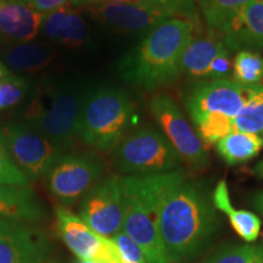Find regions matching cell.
Instances as JSON below:
<instances>
[{"label":"cell","instance_id":"2e32d148","mask_svg":"<svg viewBox=\"0 0 263 263\" xmlns=\"http://www.w3.org/2000/svg\"><path fill=\"white\" fill-rule=\"evenodd\" d=\"M42 31L50 41L73 49L83 45L89 35L87 22L72 4L45 14Z\"/></svg>","mask_w":263,"mask_h":263},{"label":"cell","instance_id":"f1b7e54d","mask_svg":"<svg viewBox=\"0 0 263 263\" xmlns=\"http://www.w3.org/2000/svg\"><path fill=\"white\" fill-rule=\"evenodd\" d=\"M27 90V81L21 76L10 72L0 78V110L14 107L21 103Z\"/></svg>","mask_w":263,"mask_h":263},{"label":"cell","instance_id":"4dcf8cb0","mask_svg":"<svg viewBox=\"0 0 263 263\" xmlns=\"http://www.w3.org/2000/svg\"><path fill=\"white\" fill-rule=\"evenodd\" d=\"M111 239L116 244L121 257L123 259V263H147L139 245L124 230H121L120 233H117Z\"/></svg>","mask_w":263,"mask_h":263},{"label":"cell","instance_id":"5bb4252c","mask_svg":"<svg viewBox=\"0 0 263 263\" xmlns=\"http://www.w3.org/2000/svg\"><path fill=\"white\" fill-rule=\"evenodd\" d=\"M44 17L45 14L20 0H0V38L14 44L32 42Z\"/></svg>","mask_w":263,"mask_h":263},{"label":"cell","instance_id":"d6a6232c","mask_svg":"<svg viewBox=\"0 0 263 263\" xmlns=\"http://www.w3.org/2000/svg\"><path fill=\"white\" fill-rule=\"evenodd\" d=\"M20 2L25 3L31 6V8L38 10L43 14H48L52 10L61 8L66 4H68L70 0H20Z\"/></svg>","mask_w":263,"mask_h":263},{"label":"cell","instance_id":"f546056e","mask_svg":"<svg viewBox=\"0 0 263 263\" xmlns=\"http://www.w3.org/2000/svg\"><path fill=\"white\" fill-rule=\"evenodd\" d=\"M0 184L18 186L29 185V179L16 166L2 143H0Z\"/></svg>","mask_w":263,"mask_h":263},{"label":"cell","instance_id":"d4e9b609","mask_svg":"<svg viewBox=\"0 0 263 263\" xmlns=\"http://www.w3.org/2000/svg\"><path fill=\"white\" fill-rule=\"evenodd\" d=\"M95 3H128V4H139L157 6L170 10L178 17H183L200 25L199 10H197L194 0H71V4L77 8L95 4Z\"/></svg>","mask_w":263,"mask_h":263},{"label":"cell","instance_id":"44dd1931","mask_svg":"<svg viewBox=\"0 0 263 263\" xmlns=\"http://www.w3.org/2000/svg\"><path fill=\"white\" fill-rule=\"evenodd\" d=\"M212 201L217 210L224 212L228 216L230 224L240 238L248 242L255 241L258 238L259 230H261V219L255 213L245 211V210H236L232 206L226 180H221L217 184L215 192L212 194Z\"/></svg>","mask_w":263,"mask_h":263},{"label":"cell","instance_id":"5b68a950","mask_svg":"<svg viewBox=\"0 0 263 263\" xmlns=\"http://www.w3.org/2000/svg\"><path fill=\"white\" fill-rule=\"evenodd\" d=\"M84 99L77 87H43L26 108V124L66 150L80 136Z\"/></svg>","mask_w":263,"mask_h":263},{"label":"cell","instance_id":"6da1fadb","mask_svg":"<svg viewBox=\"0 0 263 263\" xmlns=\"http://www.w3.org/2000/svg\"><path fill=\"white\" fill-rule=\"evenodd\" d=\"M202 183L185 179L162 203L159 233L170 263H189L211 244L219 219Z\"/></svg>","mask_w":263,"mask_h":263},{"label":"cell","instance_id":"4316f807","mask_svg":"<svg viewBox=\"0 0 263 263\" xmlns=\"http://www.w3.org/2000/svg\"><path fill=\"white\" fill-rule=\"evenodd\" d=\"M194 126L203 145L210 146L234 132V120L226 115L211 114L197 121Z\"/></svg>","mask_w":263,"mask_h":263},{"label":"cell","instance_id":"8fae6325","mask_svg":"<svg viewBox=\"0 0 263 263\" xmlns=\"http://www.w3.org/2000/svg\"><path fill=\"white\" fill-rule=\"evenodd\" d=\"M90 18L116 32H150L167 20L178 17L170 10L128 3H95L81 8Z\"/></svg>","mask_w":263,"mask_h":263},{"label":"cell","instance_id":"60d3db41","mask_svg":"<svg viewBox=\"0 0 263 263\" xmlns=\"http://www.w3.org/2000/svg\"><path fill=\"white\" fill-rule=\"evenodd\" d=\"M259 263H263V261H262V262H259Z\"/></svg>","mask_w":263,"mask_h":263},{"label":"cell","instance_id":"ba28073f","mask_svg":"<svg viewBox=\"0 0 263 263\" xmlns=\"http://www.w3.org/2000/svg\"><path fill=\"white\" fill-rule=\"evenodd\" d=\"M150 112L161 132L176 149L182 161L194 170H202L209 164L207 147L174 101L167 95H156L149 104Z\"/></svg>","mask_w":263,"mask_h":263},{"label":"cell","instance_id":"d6986e66","mask_svg":"<svg viewBox=\"0 0 263 263\" xmlns=\"http://www.w3.org/2000/svg\"><path fill=\"white\" fill-rule=\"evenodd\" d=\"M42 217V205L31 186L0 184V218L35 222Z\"/></svg>","mask_w":263,"mask_h":263},{"label":"cell","instance_id":"603a6c76","mask_svg":"<svg viewBox=\"0 0 263 263\" xmlns=\"http://www.w3.org/2000/svg\"><path fill=\"white\" fill-rule=\"evenodd\" d=\"M263 146V138L258 134L233 132L216 144L218 155L229 166H238L258 155Z\"/></svg>","mask_w":263,"mask_h":263},{"label":"cell","instance_id":"d590c367","mask_svg":"<svg viewBox=\"0 0 263 263\" xmlns=\"http://www.w3.org/2000/svg\"><path fill=\"white\" fill-rule=\"evenodd\" d=\"M73 263H97V262L91 261V259H80V261H74Z\"/></svg>","mask_w":263,"mask_h":263},{"label":"cell","instance_id":"ac0fdd59","mask_svg":"<svg viewBox=\"0 0 263 263\" xmlns=\"http://www.w3.org/2000/svg\"><path fill=\"white\" fill-rule=\"evenodd\" d=\"M222 39L228 50H263V2L251 3Z\"/></svg>","mask_w":263,"mask_h":263},{"label":"cell","instance_id":"1f68e13d","mask_svg":"<svg viewBox=\"0 0 263 263\" xmlns=\"http://www.w3.org/2000/svg\"><path fill=\"white\" fill-rule=\"evenodd\" d=\"M93 261L97 263H123L116 244L111 238H103L101 248Z\"/></svg>","mask_w":263,"mask_h":263},{"label":"cell","instance_id":"3957f363","mask_svg":"<svg viewBox=\"0 0 263 263\" xmlns=\"http://www.w3.org/2000/svg\"><path fill=\"white\" fill-rule=\"evenodd\" d=\"M186 179L183 170L150 176L121 177L123 230L145 256L147 263H170L159 233L162 203L168 194Z\"/></svg>","mask_w":263,"mask_h":263},{"label":"cell","instance_id":"ffe728a7","mask_svg":"<svg viewBox=\"0 0 263 263\" xmlns=\"http://www.w3.org/2000/svg\"><path fill=\"white\" fill-rule=\"evenodd\" d=\"M55 54L54 48L27 42L10 45L3 52V59L12 70L35 73L48 67L54 60Z\"/></svg>","mask_w":263,"mask_h":263},{"label":"cell","instance_id":"ab89813d","mask_svg":"<svg viewBox=\"0 0 263 263\" xmlns=\"http://www.w3.org/2000/svg\"><path fill=\"white\" fill-rule=\"evenodd\" d=\"M2 219H3V218H0V221H2Z\"/></svg>","mask_w":263,"mask_h":263},{"label":"cell","instance_id":"52a82bcc","mask_svg":"<svg viewBox=\"0 0 263 263\" xmlns=\"http://www.w3.org/2000/svg\"><path fill=\"white\" fill-rule=\"evenodd\" d=\"M0 143L29 180L48 176L64 156V147L24 122H0Z\"/></svg>","mask_w":263,"mask_h":263},{"label":"cell","instance_id":"9c48e42d","mask_svg":"<svg viewBox=\"0 0 263 263\" xmlns=\"http://www.w3.org/2000/svg\"><path fill=\"white\" fill-rule=\"evenodd\" d=\"M104 162L93 155H64L48 173L51 195L71 206L97 184L104 172Z\"/></svg>","mask_w":263,"mask_h":263},{"label":"cell","instance_id":"484cf974","mask_svg":"<svg viewBox=\"0 0 263 263\" xmlns=\"http://www.w3.org/2000/svg\"><path fill=\"white\" fill-rule=\"evenodd\" d=\"M234 81L242 87L258 85L263 78V58L252 50H240L233 62Z\"/></svg>","mask_w":263,"mask_h":263},{"label":"cell","instance_id":"4fadbf2b","mask_svg":"<svg viewBox=\"0 0 263 263\" xmlns=\"http://www.w3.org/2000/svg\"><path fill=\"white\" fill-rule=\"evenodd\" d=\"M50 242L31 222L0 221V263H47Z\"/></svg>","mask_w":263,"mask_h":263},{"label":"cell","instance_id":"e575fe53","mask_svg":"<svg viewBox=\"0 0 263 263\" xmlns=\"http://www.w3.org/2000/svg\"><path fill=\"white\" fill-rule=\"evenodd\" d=\"M8 73H10L9 70H8V68L5 67L4 64H3V62L0 61V78L4 77V76H6Z\"/></svg>","mask_w":263,"mask_h":263},{"label":"cell","instance_id":"8d00e7d4","mask_svg":"<svg viewBox=\"0 0 263 263\" xmlns=\"http://www.w3.org/2000/svg\"><path fill=\"white\" fill-rule=\"evenodd\" d=\"M258 168H259V172H261V174L263 176V161L261 162V164H259Z\"/></svg>","mask_w":263,"mask_h":263},{"label":"cell","instance_id":"277c9868","mask_svg":"<svg viewBox=\"0 0 263 263\" xmlns=\"http://www.w3.org/2000/svg\"><path fill=\"white\" fill-rule=\"evenodd\" d=\"M136 120L134 103L120 88H98L85 95L80 136L87 145L114 150L126 138Z\"/></svg>","mask_w":263,"mask_h":263},{"label":"cell","instance_id":"f35d334b","mask_svg":"<svg viewBox=\"0 0 263 263\" xmlns=\"http://www.w3.org/2000/svg\"><path fill=\"white\" fill-rule=\"evenodd\" d=\"M256 2H263V0H256Z\"/></svg>","mask_w":263,"mask_h":263},{"label":"cell","instance_id":"8992f818","mask_svg":"<svg viewBox=\"0 0 263 263\" xmlns=\"http://www.w3.org/2000/svg\"><path fill=\"white\" fill-rule=\"evenodd\" d=\"M114 162L127 176H150L178 170L182 159L162 132L144 127L115 147Z\"/></svg>","mask_w":263,"mask_h":263},{"label":"cell","instance_id":"83f0119b","mask_svg":"<svg viewBox=\"0 0 263 263\" xmlns=\"http://www.w3.org/2000/svg\"><path fill=\"white\" fill-rule=\"evenodd\" d=\"M263 261L261 245H229L206 259L205 263H259Z\"/></svg>","mask_w":263,"mask_h":263},{"label":"cell","instance_id":"7c38bea8","mask_svg":"<svg viewBox=\"0 0 263 263\" xmlns=\"http://www.w3.org/2000/svg\"><path fill=\"white\" fill-rule=\"evenodd\" d=\"M245 104V88L230 78L199 82L185 100L193 123L211 114L238 116Z\"/></svg>","mask_w":263,"mask_h":263},{"label":"cell","instance_id":"e0dca14e","mask_svg":"<svg viewBox=\"0 0 263 263\" xmlns=\"http://www.w3.org/2000/svg\"><path fill=\"white\" fill-rule=\"evenodd\" d=\"M229 52L223 39L215 33L194 35L182 59V72L192 80H207L213 62Z\"/></svg>","mask_w":263,"mask_h":263},{"label":"cell","instance_id":"30bf717a","mask_svg":"<svg viewBox=\"0 0 263 263\" xmlns=\"http://www.w3.org/2000/svg\"><path fill=\"white\" fill-rule=\"evenodd\" d=\"M80 217L97 234L105 238H112L123 230L121 177H108L87 192L81 201Z\"/></svg>","mask_w":263,"mask_h":263},{"label":"cell","instance_id":"9a60e30c","mask_svg":"<svg viewBox=\"0 0 263 263\" xmlns=\"http://www.w3.org/2000/svg\"><path fill=\"white\" fill-rule=\"evenodd\" d=\"M57 229L65 245L80 259H93L101 248L104 236L97 234L80 216L64 206L55 207Z\"/></svg>","mask_w":263,"mask_h":263},{"label":"cell","instance_id":"836d02e7","mask_svg":"<svg viewBox=\"0 0 263 263\" xmlns=\"http://www.w3.org/2000/svg\"><path fill=\"white\" fill-rule=\"evenodd\" d=\"M255 205L257 207V210L261 213H263V193L259 194V195L256 197L255 200Z\"/></svg>","mask_w":263,"mask_h":263},{"label":"cell","instance_id":"cb8c5ba5","mask_svg":"<svg viewBox=\"0 0 263 263\" xmlns=\"http://www.w3.org/2000/svg\"><path fill=\"white\" fill-rule=\"evenodd\" d=\"M245 88V104L234 118V132L258 134L263 132V85Z\"/></svg>","mask_w":263,"mask_h":263},{"label":"cell","instance_id":"74e56055","mask_svg":"<svg viewBox=\"0 0 263 263\" xmlns=\"http://www.w3.org/2000/svg\"><path fill=\"white\" fill-rule=\"evenodd\" d=\"M47 263H59L57 259H51V258H49V261L47 262Z\"/></svg>","mask_w":263,"mask_h":263},{"label":"cell","instance_id":"7a4b0ae2","mask_svg":"<svg viewBox=\"0 0 263 263\" xmlns=\"http://www.w3.org/2000/svg\"><path fill=\"white\" fill-rule=\"evenodd\" d=\"M199 25L183 17H173L157 26L118 62V73L124 82L156 89L173 82L182 72V59Z\"/></svg>","mask_w":263,"mask_h":263},{"label":"cell","instance_id":"7402d4cb","mask_svg":"<svg viewBox=\"0 0 263 263\" xmlns=\"http://www.w3.org/2000/svg\"><path fill=\"white\" fill-rule=\"evenodd\" d=\"M255 0H197L209 31L223 38Z\"/></svg>","mask_w":263,"mask_h":263}]
</instances>
